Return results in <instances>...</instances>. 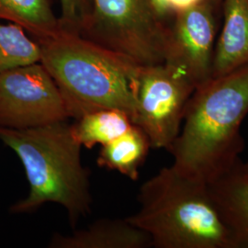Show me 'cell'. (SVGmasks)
Instances as JSON below:
<instances>
[{
    "mask_svg": "<svg viewBox=\"0 0 248 248\" xmlns=\"http://www.w3.org/2000/svg\"><path fill=\"white\" fill-rule=\"evenodd\" d=\"M248 114V63L196 88L169 150L172 166L208 184L228 173L242 161L241 125Z\"/></svg>",
    "mask_w": 248,
    "mask_h": 248,
    "instance_id": "cell-1",
    "label": "cell"
},
{
    "mask_svg": "<svg viewBox=\"0 0 248 248\" xmlns=\"http://www.w3.org/2000/svg\"><path fill=\"white\" fill-rule=\"evenodd\" d=\"M0 141L20 160L30 185L26 198L9 208L15 214L33 213L45 203L65 209L75 227L91 213L89 172L81 161V144L67 121L15 130L0 127Z\"/></svg>",
    "mask_w": 248,
    "mask_h": 248,
    "instance_id": "cell-2",
    "label": "cell"
},
{
    "mask_svg": "<svg viewBox=\"0 0 248 248\" xmlns=\"http://www.w3.org/2000/svg\"><path fill=\"white\" fill-rule=\"evenodd\" d=\"M140 208L127 221L146 232L156 248H236L209 184L163 168L142 184Z\"/></svg>",
    "mask_w": 248,
    "mask_h": 248,
    "instance_id": "cell-3",
    "label": "cell"
},
{
    "mask_svg": "<svg viewBox=\"0 0 248 248\" xmlns=\"http://www.w3.org/2000/svg\"><path fill=\"white\" fill-rule=\"evenodd\" d=\"M36 42L41 50L40 62L62 93L71 118L116 108L133 122L134 89L141 65L80 35L62 32Z\"/></svg>",
    "mask_w": 248,
    "mask_h": 248,
    "instance_id": "cell-4",
    "label": "cell"
},
{
    "mask_svg": "<svg viewBox=\"0 0 248 248\" xmlns=\"http://www.w3.org/2000/svg\"><path fill=\"white\" fill-rule=\"evenodd\" d=\"M169 24L153 0H91L80 36L146 66L165 62Z\"/></svg>",
    "mask_w": 248,
    "mask_h": 248,
    "instance_id": "cell-5",
    "label": "cell"
},
{
    "mask_svg": "<svg viewBox=\"0 0 248 248\" xmlns=\"http://www.w3.org/2000/svg\"><path fill=\"white\" fill-rule=\"evenodd\" d=\"M195 85L168 62L140 66L135 83L133 124L149 139L151 148L169 151L181 130Z\"/></svg>",
    "mask_w": 248,
    "mask_h": 248,
    "instance_id": "cell-6",
    "label": "cell"
},
{
    "mask_svg": "<svg viewBox=\"0 0 248 248\" xmlns=\"http://www.w3.org/2000/svg\"><path fill=\"white\" fill-rule=\"evenodd\" d=\"M62 93L42 62L0 73V127L22 130L70 119Z\"/></svg>",
    "mask_w": 248,
    "mask_h": 248,
    "instance_id": "cell-7",
    "label": "cell"
},
{
    "mask_svg": "<svg viewBox=\"0 0 248 248\" xmlns=\"http://www.w3.org/2000/svg\"><path fill=\"white\" fill-rule=\"evenodd\" d=\"M217 9L203 1L175 12L169 24L165 62L183 72L196 88L212 78Z\"/></svg>",
    "mask_w": 248,
    "mask_h": 248,
    "instance_id": "cell-8",
    "label": "cell"
},
{
    "mask_svg": "<svg viewBox=\"0 0 248 248\" xmlns=\"http://www.w3.org/2000/svg\"><path fill=\"white\" fill-rule=\"evenodd\" d=\"M149 234L127 219H100L70 234L54 232L49 248H146Z\"/></svg>",
    "mask_w": 248,
    "mask_h": 248,
    "instance_id": "cell-9",
    "label": "cell"
},
{
    "mask_svg": "<svg viewBox=\"0 0 248 248\" xmlns=\"http://www.w3.org/2000/svg\"><path fill=\"white\" fill-rule=\"evenodd\" d=\"M223 24L215 44L212 78L248 63V0H222Z\"/></svg>",
    "mask_w": 248,
    "mask_h": 248,
    "instance_id": "cell-10",
    "label": "cell"
},
{
    "mask_svg": "<svg viewBox=\"0 0 248 248\" xmlns=\"http://www.w3.org/2000/svg\"><path fill=\"white\" fill-rule=\"evenodd\" d=\"M239 164L209 183V188L236 248H248V178L240 172Z\"/></svg>",
    "mask_w": 248,
    "mask_h": 248,
    "instance_id": "cell-11",
    "label": "cell"
},
{
    "mask_svg": "<svg viewBox=\"0 0 248 248\" xmlns=\"http://www.w3.org/2000/svg\"><path fill=\"white\" fill-rule=\"evenodd\" d=\"M150 148L146 134L133 124L126 133L101 145L97 164L100 168L117 171L132 180H137L139 169Z\"/></svg>",
    "mask_w": 248,
    "mask_h": 248,
    "instance_id": "cell-12",
    "label": "cell"
},
{
    "mask_svg": "<svg viewBox=\"0 0 248 248\" xmlns=\"http://www.w3.org/2000/svg\"><path fill=\"white\" fill-rule=\"evenodd\" d=\"M0 20L23 28L35 41L62 32L50 0H0Z\"/></svg>",
    "mask_w": 248,
    "mask_h": 248,
    "instance_id": "cell-13",
    "label": "cell"
},
{
    "mask_svg": "<svg viewBox=\"0 0 248 248\" xmlns=\"http://www.w3.org/2000/svg\"><path fill=\"white\" fill-rule=\"evenodd\" d=\"M133 124L123 110L105 108L81 116L72 124L74 135L81 146L91 149L106 144L126 133Z\"/></svg>",
    "mask_w": 248,
    "mask_h": 248,
    "instance_id": "cell-14",
    "label": "cell"
},
{
    "mask_svg": "<svg viewBox=\"0 0 248 248\" xmlns=\"http://www.w3.org/2000/svg\"><path fill=\"white\" fill-rule=\"evenodd\" d=\"M40 60V45L23 28L0 22V73Z\"/></svg>",
    "mask_w": 248,
    "mask_h": 248,
    "instance_id": "cell-15",
    "label": "cell"
},
{
    "mask_svg": "<svg viewBox=\"0 0 248 248\" xmlns=\"http://www.w3.org/2000/svg\"><path fill=\"white\" fill-rule=\"evenodd\" d=\"M60 25L62 32L80 35L86 18L89 16L91 0H59Z\"/></svg>",
    "mask_w": 248,
    "mask_h": 248,
    "instance_id": "cell-16",
    "label": "cell"
},
{
    "mask_svg": "<svg viewBox=\"0 0 248 248\" xmlns=\"http://www.w3.org/2000/svg\"><path fill=\"white\" fill-rule=\"evenodd\" d=\"M170 10L175 13L178 11H183L191 9L203 2V0H167Z\"/></svg>",
    "mask_w": 248,
    "mask_h": 248,
    "instance_id": "cell-17",
    "label": "cell"
},
{
    "mask_svg": "<svg viewBox=\"0 0 248 248\" xmlns=\"http://www.w3.org/2000/svg\"><path fill=\"white\" fill-rule=\"evenodd\" d=\"M160 16L168 22L173 17V12L170 10L167 0H153Z\"/></svg>",
    "mask_w": 248,
    "mask_h": 248,
    "instance_id": "cell-18",
    "label": "cell"
},
{
    "mask_svg": "<svg viewBox=\"0 0 248 248\" xmlns=\"http://www.w3.org/2000/svg\"><path fill=\"white\" fill-rule=\"evenodd\" d=\"M239 170L240 172L245 176V177L248 178V162L247 163H243L241 161L239 164Z\"/></svg>",
    "mask_w": 248,
    "mask_h": 248,
    "instance_id": "cell-19",
    "label": "cell"
},
{
    "mask_svg": "<svg viewBox=\"0 0 248 248\" xmlns=\"http://www.w3.org/2000/svg\"><path fill=\"white\" fill-rule=\"evenodd\" d=\"M206 2H209L210 4H212L213 7L216 9H218V8H221L222 7V0H203Z\"/></svg>",
    "mask_w": 248,
    "mask_h": 248,
    "instance_id": "cell-20",
    "label": "cell"
}]
</instances>
